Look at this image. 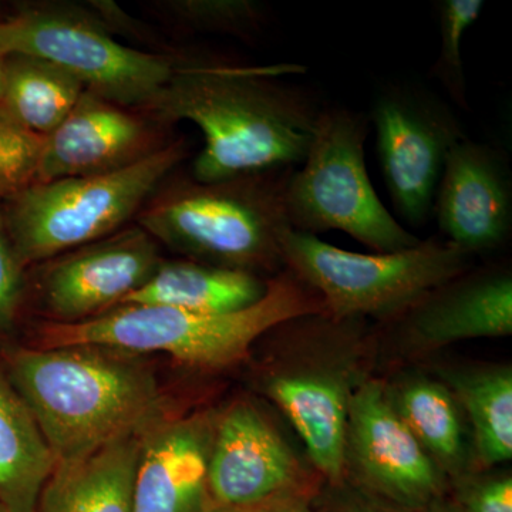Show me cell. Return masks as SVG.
Masks as SVG:
<instances>
[{"label": "cell", "instance_id": "cell-18", "mask_svg": "<svg viewBox=\"0 0 512 512\" xmlns=\"http://www.w3.org/2000/svg\"><path fill=\"white\" fill-rule=\"evenodd\" d=\"M141 433L111 441L80 460L56 464L36 512H133Z\"/></svg>", "mask_w": 512, "mask_h": 512}, {"label": "cell", "instance_id": "cell-23", "mask_svg": "<svg viewBox=\"0 0 512 512\" xmlns=\"http://www.w3.org/2000/svg\"><path fill=\"white\" fill-rule=\"evenodd\" d=\"M86 87L73 74L39 57H2L0 104L23 124L49 136L72 113Z\"/></svg>", "mask_w": 512, "mask_h": 512}, {"label": "cell", "instance_id": "cell-28", "mask_svg": "<svg viewBox=\"0 0 512 512\" xmlns=\"http://www.w3.org/2000/svg\"><path fill=\"white\" fill-rule=\"evenodd\" d=\"M18 255L6 231L0 207V332H6L15 325L22 305L25 281Z\"/></svg>", "mask_w": 512, "mask_h": 512}, {"label": "cell", "instance_id": "cell-16", "mask_svg": "<svg viewBox=\"0 0 512 512\" xmlns=\"http://www.w3.org/2000/svg\"><path fill=\"white\" fill-rule=\"evenodd\" d=\"M394 322L399 323L404 346L414 353L464 340L511 336V271L504 266L468 269L427 293Z\"/></svg>", "mask_w": 512, "mask_h": 512}, {"label": "cell", "instance_id": "cell-20", "mask_svg": "<svg viewBox=\"0 0 512 512\" xmlns=\"http://www.w3.org/2000/svg\"><path fill=\"white\" fill-rule=\"evenodd\" d=\"M55 467L35 416L0 372V505L9 512H36Z\"/></svg>", "mask_w": 512, "mask_h": 512}, {"label": "cell", "instance_id": "cell-19", "mask_svg": "<svg viewBox=\"0 0 512 512\" xmlns=\"http://www.w3.org/2000/svg\"><path fill=\"white\" fill-rule=\"evenodd\" d=\"M268 281L235 269L195 261H163L123 305L164 306L190 312H232L265 295ZM121 305V306H123Z\"/></svg>", "mask_w": 512, "mask_h": 512}, {"label": "cell", "instance_id": "cell-1", "mask_svg": "<svg viewBox=\"0 0 512 512\" xmlns=\"http://www.w3.org/2000/svg\"><path fill=\"white\" fill-rule=\"evenodd\" d=\"M303 70L299 64L178 60L146 110L165 124L190 121L200 128L204 147L192 164L198 183L296 168L308 153L322 107L309 90L276 77Z\"/></svg>", "mask_w": 512, "mask_h": 512}, {"label": "cell", "instance_id": "cell-2", "mask_svg": "<svg viewBox=\"0 0 512 512\" xmlns=\"http://www.w3.org/2000/svg\"><path fill=\"white\" fill-rule=\"evenodd\" d=\"M133 355L62 346L23 349L10 357L9 380L35 416L56 464L90 456L164 417L156 375Z\"/></svg>", "mask_w": 512, "mask_h": 512}, {"label": "cell", "instance_id": "cell-33", "mask_svg": "<svg viewBox=\"0 0 512 512\" xmlns=\"http://www.w3.org/2000/svg\"><path fill=\"white\" fill-rule=\"evenodd\" d=\"M0 512H9V511L6 510V508H3L2 505H0Z\"/></svg>", "mask_w": 512, "mask_h": 512}, {"label": "cell", "instance_id": "cell-12", "mask_svg": "<svg viewBox=\"0 0 512 512\" xmlns=\"http://www.w3.org/2000/svg\"><path fill=\"white\" fill-rule=\"evenodd\" d=\"M163 259L158 242L140 227L120 229L92 244L43 262L40 302L52 323H79L123 305Z\"/></svg>", "mask_w": 512, "mask_h": 512}, {"label": "cell", "instance_id": "cell-14", "mask_svg": "<svg viewBox=\"0 0 512 512\" xmlns=\"http://www.w3.org/2000/svg\"><path fill=\"white\" fill-rule=\"evenodd\" d=\"M433 215L446 241L467 254L497 251L512 232V173L501 148L460 141L448 154Z\"/></svg>", "mask_w": 512, "mask_h": 512}, {"label": "cell", "instance_id": "cell-29", "mask_svg": "<svg viewBox=\"0 0 512 512\" xmlns=\"http://www.w3.org/2000/svg\"><path fill=\"white\" fill-rule=\"evenodd\" d=\"M315 490L279 495L271 500L247 505H212L205 512H313Z\"/></svg>", "mask_w": 512, "mask_h": 512}, {"label": "cell", "instance_id": "cell-15", "mask_svg": "<svg viewBox=\"0 0 512 512\" xmlns=\"http://www.w3.org/2000/svg\"><path fill=\"white\" fill-rule=\"evenodd\" d=\"M158 137L150 120L86 90L46 137L37 183L123 170L163 148Z\"/></svg>", "mask_w": 512, "mask_h": 512}, {"label": "cell", "instance_id": "cell-27", "mask_svg": "<svg viewBox=\"0 0 512 512\" xmlns=\"http://www.w3.org/2000/svg\"><path fill=\"white\" fill-rule=\"evenodd\" d=\"M451 504L458 512H512V477L458 478Z\"/></svg>", "mask_w": 512, "mask_h": 512}, {"label": "cell", "instance_id": "cell-4", "mask_svg": "<svg viewBox=\"0 0 512 512\" xmlns=\"http://www.w3.org/2000/svg\"><path fill=\"white\" fill-rule=\"evenodd\" d=\"M295 167L220 183L183 181L148 201L137 225L158 244L201 264L258 276L284 265L291 228L286 191Z\"/></svg>", "mask_w": 512, "mask_h": 512}, {"label": "cell", "instance_id": "cell-25", "mask_svg": "<svg viewBox=\"0 0 512 512\" xmlns=\"http://www.w3.org/2000/svg\"><path fill=\"white\" fill-rule=\"evenodd\" d=\"M485 8L483 0H440L437 3L440 49L429 76L444 87L460 109L470 110L467 101L461 43L467 30L477 22Z\"/></svg>", "mask_w": 512, "mask_h": 512}, {"label": "cell", "instance_id": "cell-6", "mask_svg": "<svg viewBox=\"0 0 512 512\" xmlns=\"http://www.w3.org/2000/svg\"><path fill=\"white\" fill-rule=\"evenodd\" d=\"M369 117L342 106L322 107L301 170L286 191L293 231L318 237L345 232L375 252L416 247L421 239L393 217L367 174L365 143Z\"/></svg>", "mask_w": 512, "mask_h": 512}, {"label": "cell", "instance_id": "cell-5", "mask_svg": "<svg viewBox=\"0 0 512 512\" xmlns=\"http://www.w3.org/2000/svg\"><path fill=\"white\" fill-rule=\"evenodd\" d=\"M187 153L184 141H173L123 170L36 183L0 202L20 264H43L116 234Z\"/></svg>", "mask_w": 512, "mask_h": 512}, {"label": "cell", "instance_id": "cell-8", "mask_svg": "<svg viewBox=\"0 0 512 512\" xmlns=\"http://www.w3.org/2000/svg\"><path fill=\"white\" fill-rule=\"evenodd\" d=\"M10 55L56 64L87 92L127 109H146L178 63L117 42L93 10L62 5L26 6L0 20V57Z\"/></svg>", "mask_w": 512, "mask_h": 512}, {"label": "cell", "instance_id": "cell-10", "mask_svg": "<svg viewBox=\"0 0 512 512\" xmlns=\"http://www.w3.org/2000/svg\"><path fill=\"white\" fill-rule=\"evenodd\" d=\"M346 476L397 510L416 512L444 498L447 477L397 413L389 387L363 380L350 397Z\"/></svg>", "mask_w": 512, "mask_h": 512}, {"label": "cell", "instance_id": "cell-26", "mask_svg": "<svg viewBox=\"0 0 512 512\" xmlns=\"http://www.w3.org/2000/svg\"><path fill=\"white\" fill-rule=\"evenodd\" d=\"M45 143L0 104V202L39 181Z\"/></svg>", "mask_w": 512, "mask_h": 512}, {"label": "cell", "instance_id": "cell-11", "mask_svg": "<svg viewBox=\"0 0 512 512\" xmlns=\"http://www.w3.org/2000/svg\"><path fill=\"white\" fill-rule=\"evenodd\" d=\"M366 377L348 350L295 353L266 373L265 396L291 421L320 477L346 478V427L350 397Z\"/></svg>", "mask_w": 512, "mask_h": 512}, {"label": "cell", "instance_id": "cell-22", "mask_svg": "<svg viewBox=\"0 0 512 512\" xmlns=\"http://www.w3.org/2000/svg\"><path fill=\"white\" fill-rule=\"evenodd\" d=\"M390 397L413 436L444 476H467L468 450L461 409L446 384L424 376L409 377Z\"/></svg>", "mask_w": 512, "mask_h": 512}, {"label": "cell", "instance_id": "cell-32", "mask_svg": "<svg viewBox=\"0 0 512 512\" xmlns=\"http://www.w3.org/2000/svg\"><path fill=\"white\" fill-rule=\"evenodd\" d=\"M0 93H2V57H0Z\"/></svg>", "mask_w": 512, "mask_h": 512}, {"label": "cell", "instance_id": "cell-17", "mask_svg": "<svg viewBox=\"0 0 512 512\" xmlns=\"http://www.w3.org/2000/svg\"><path fill=\"white\" fill-rule=\"evenodd\" d=\"M217 413L154 421L141 433L133 512H205L208 458Z\"/></svg>", "mask_w": 512, "mask_h": 512}, {"label": "cell", "instance_id": "cell-24", "mask_svg": "<svg viewBox=\"0 0 512 512\" xmlns=\"http://www.w3.org/2000/svg\"><path fill=\"white\" fill-rule=\"evenodd\" d=\"M153 9L191 35H228L252 40L268 25V8L255 0H163Z\"/></svg>", "mask_w": 512, "mask_h": 512}, {"label": "cell", "instance_id": "cell-3", "mask_svg": "<svg viewBox=\"0 0 512 512\" xmlns=\"http://www.w3.org/2000/svg\"><path fill=\"white\" fill-rule=\"evenodd\" d=\"M326 313L325 303L286 269L269 279L254 305L232 312H190L123 305L79 323H47L37 348L101 346L127 353H165L200 369L242 362L254 343L282 323Z\"/></svg>", "mask_w": 512, "mask_h": 512}, {"label": "cell", "instance_id": "cell-7", "mask_svg": "<svg viewBox=\"0 0 512 512\" xmlns=\"http://www.w3.org/2000/svg\"><path fill=\"white\" fill-rule=\"evenodd\" d=\"M470 254L431 238L397 252L345 251L319 237L289 229L282 258L291 274L325 303L333 319L392 320L433 289L470 269Z\"/></svg>", "mask_w": 512, "mask_h": 512}, {"label": "cell", "instance_id": "cell-31", "mask_svg": "<svg viewBox=\"0 0 512 512\" xmlns=\"http://www.w3.org/2000/svg\"><path fill=\"white\" fill-rule=\"evenodd\" d=\"M416 512H458L456 507L453 504L447 503L444 498H440V500L433 501V503L426 505V507L421 508V510Z\"/></svg>", "mask_w": 512, "mask_h": 512}, {"label": "cell", "instance_id": "cell-9", "mask_svg": "<svg viewBox=\"0 0 512 512\" xmlns=\"http://www.w3.org/2000/svg\"><path fill=\"white\" fill-rule=\"evenodd\" d=\"M369 121L394 210L413 227L427 224L448 154L467 138L460 120L427 87L393 83L377 94Z\"/></svg>", "mask_w": 512, "mask_h": 512}, {"label": "cell", "instance_id": "cell-21", "mask_svg": "<svg viewBox=\"0 0 512 512\" xmlns=\"http://www.w3.org/2000/svg\"><path fill=\"white\" fill-rule=\"evenodd\" d=\"M440 382L457 400L473 429L474 461L488 470L512 457L510 366L447 367Z\"/></svg>", "mask_w": 512, "mask_h": 512}, {"label": "cell", "instance_id": "cell-30", "mask_svg": "<svg viewBox=\"0 0 512 512\" xmlns=\"http://www.w3.org/2000/svg\"><path fill=\"white\" fill-rule=\"evenodd\" d=\"M338 512H393L392 510H387L386 507L379 504H370V503H353L350 505H345L342 510Z\"/></svg>", "mask_w": 512, "mask_h": 512}, {"label": "cell", "instance_id": "cell-13", "mask_svg": "<svg viewBox=\"0 0 512 512\" xmlns=\"http://www.w3.org/2000/svg\"><path fill=\"white\" fill-rule=\"evenodd\" d=\"M207 481L212 505L255 504L316 488L281 431L247 400L215 416Z\"/></svg>", "mask_w": 512, "mask_h": 512}]
</instances>
